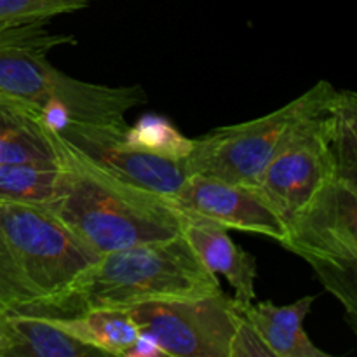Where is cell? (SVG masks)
<instances>
[{"mask_svg": "<svg viewBox=\"0 0 357 357\" xmlns=\"http://www.w3.org/2000/svg\"><path fill=\"white\" fill-rule=\"evenodd\" d=\"M126 128L128 126L91 124L66 119L58 132L105 169L146 190L173 197L187 180L183 162L129 149L124 142Z\"/></svg>", "mask_w": 357, "mask_h": 357, "instance_id": "obj_9", "label": "cell"}, {"mask_svg": "<svg viewBox=\"0 0 357 357\" xmlns=\"http://www.w3.org/2000/svg\"><path fill=\"white\" fill-rule=\"evenodd\" d=\"M59 178L58 162L0 164V201L52 208Z\"/></svg>", "mask_w": 357, "mask_h": 357, "instance_id": "obj_16", "label": "cell"}, {"mask_svg": "<svg viewBox=\"0 0 357 357\" xmlns=\"http://www.w3.org/2000/svg\"><path fill=\"white\" fill-rule=\"evenodd\" d=\"M162 356L166 357L162 349L157 345V342L153 340L152 337H149V335L145 333H139L136 344L132 345V347L128 351V354H126V357H162Z\"/></svg>", "mask_w": 357, "mask_h": 357, "instance_id": "obj_20", "label": "cell"}, {"mask_svg": "<svg viewBox=\"0 0 357 357\" xmlns=\"http://www.w3.org/2000/svg\"><path fill=\"white\" fill-rule=\"evenodd\" d=\"M58 162L54 128L40 110L0 98V164Z\"/></svg>", "mask_w": 357, "mask_h": 357, "instance_id": "obj_13", "label": "cell"}, {"mask_svg": "<svg viewBox=\"0 0 357 357\" xmlns=\"http://www.w3.org/2000/svg\"><path fill=\"white\" fill-rule=\"evenodd\" d=\"M222 289L183 236L100 255L79 278L58 316L84 309H122L201 296Z\"/></svg>", "mask_w": 357, "mask_h": 357, "instance_id": "obj_4", "label": "cell"}, {"mask_svg": "<svg viewBox=\"0 0 357 357\" xmlns=\"http://www.w3.org/2000/svg\"><path fill=\"white\" fill-rule=\"evenodd\" d=\"M229 357H272L258 331L244 316H241L237 323L236 333L230 342Z\"/></svg>", "mask_w": 357, "mask_h": 357, "instance_id": "obj_19", "label": "cell"}, {"mask_svg": "<svg viewBox=\"0 0 357 357\" xmlns=\"http://www.w3.org/2000/svg\"><path fill=\"white\" fill-rule=\"evenodd\" d=\"M227 230L220 223L190 213H185L181 222V236L213 274L227 279L234 289L232 300L243 312L257 298L255 281L258 265L253 255L236 244Z\"/></svg>", "mask_w": 357, "mask_h": 357, "instance_id": "obj_11", "label": "cell"}, {"mask_svg": "<svg viewBox=\"0 0 357 357\" xmlns=\"http://www.w3.org/2000/svg\"><path fill=\"white\" fill-rule=\"evenodd\" d=\"M7 349V310L0 305V357H3Z\"/></svg>", "mask_w": 357, "mask_h": 357, "instance_id": "obj_21", "label": "cell"}, {"mask_svg": "<svg viewBox=\"0 0 357 357\" xmlns=\"http://www.w3.org/2000/svg\"><path fill=\"white\" fill-rule=\"evenodd\" d=\"M89 0H0V31L45 24L52 17L79 13Z\"/></svg>", "mask_w": 357, "mask_h": 357, "instance_id": "obj_18", "label": "cell"}, {"mask_svg": "<svg viewBox=\"0 0 357 357\" xmlns=\"http://www.w3.org/2000/svg\"><path fill=\"white\" fill-rule=\"evenodd\" d=\"M282 246L302 257L357 323V173L335 171L286 223Z\"/></svg>", "mask_w": 357, "mask_h": 357, "instance_id": "obj_5", "label": "cell"}, {"mask_svg": "<svg viewBox=\"0 0 357 357\" xmlns=\"http://www.w3.org/2000/svg\"><path fill=\"white\" fill-rule=\"evenodd\" d=\"M316 296H303L289 305L274 302L251 303L243 316L258 331L272 357H328L307 335L305 323Z\"/></svg>", "mask_w": 357, "mask_h": 357, "instance_id": "obj_12", "label": "cell"}, {"mask_svg": "<svg viewBox=\"0 0 357 357\" xmlns=\"http://www.w3.org/2000/svg\"><path fill=\"white\" fill-rule=\"evenodd\" d=\"M335 96L337 89L333 87L296 121L284 145L253 187L284 223L309 202L335 171L340 169L331 117Z\"/></svg>", "mask_w": 357, "mask_h": 357, "instance_id": "obj_7", "label": "cell"}, {"mask_svg": "<svg viewBox=\"0 0 357 357\" xmlns=\"http://www.w3.org/2000/svg\"><path fill=\"white\" fill-rule=\"evenodd\" d=\"M59 195L52 211L96 255L181 234L185 213L166 195L117 176L54 129Z\"/></svg>", "mask_w": 357, "mask_h": 357, "instance_id": "obj_1", "label": "cell"}, {"mask_svg": "<svg viewBox=\"0 0 357 357\" xmlns=\"http://www.w3.org/2000/svg\"><path fill=\"white\" fill-rule=\"evenodd\" d=\"M47 316L66 333L94 347L103 356L126 357L142 333L131 314L122 309H84L66 316Z\"/></svg>", "mask_w": 357, "mask_h": 357, "instance_id": "obj_15", "label": "cell"}, {"mask_svg": "<svg viewBox=\"0 0 357 357\" xmlns=\"http://www.w3.org/2000/svg\"><path fill=\"white\" fill-rule=\"evenodd\" d=\"M331 89L333 84L319 80L298 98L264 117L218 128L194 139V146L183 160L187 176L202 174L255 187L268 162L284 145L296 121Z\"/></svg>", "mask_w": 357, "mask_h": 357, "instance_id": "obj_6", "label": "cell"}, {"mask_svg": "<svg viewBox=\"0 0 357 357\" xmlns=\"http://www.w3.org/2000/svg\"><path fill=\"white\" fill-rule=\"evenodd\" d=\"M169 199L181 211L208 218L225 229L271 237L279 243L286 236L284 220L253 187L188 174L180 190Z\"/></svg>", "mask_w": 357, "mask_h": 357, "instance_id": "obj_10", "label": "cell"}, {"mask_svg": "<svg viewBox=\"0 0 357 357\" xmlns=\"http://www.w3.org/2000/svg\"><path fill=\"white\" fill-rule=\"evenodd\" d=\"M100 255L47 206L0 201V305L56 314Z\"/></svg>", "mask_w": 357, "mask_h": 357, "instance_id": "obj_3", "label": "cell"}, {"mask_svg": "<svg viewBox=\"0 0 357 357\" xmlns=\"http://www.w3.org/2000/svg\"><path fill=\"white\" fill-rule=\"evenodd\" d=\"M73 44V35L51 33L44 24L0 31V98L37 108L54 129L66 119L128 126V112L149 101L145 89L86 82L56 68L49 52Z\"/></svg>", "mask_w": 357, "mask_h": 357, "instance_id": "obj_2", "label": "cell"}, {"mask_svg": "<svg viewBox=\"0 0 357 357\" xmlns=\"http://www.w3.org/2000/svg\"><path fill=\"white\" fill-rule=\"evenodd\" d=\"M124 142L132 150L180 162L187 159L194 146V139L185 136L169 119L157 114H145L136 124L128 126Z\"/></svg>", "mask_w": 357, "mask_h": 357, "instance_id": "obj_17", "label": "cell"}, {"mask_svg": "<svg viewBox=\"0 0 357 357\" xmlns=\"http://www.w3.org/2000/svg\"><path fill=\"white\" fill-rule=\"evenodd\" d=\"M103 356L59 328L47 314L7 310V349L3 357Z\"/></svg>", "mask_w": 357, "mask_h": 357, "instance_id": "obj_14", "label": "cell"}, {"mask_svg": "<svg viewBox=\"0 0 357 357\" xmlns=\"http://www.w3.org/2000/svg\"><path fill=\"white\" fill-rule=\"evenodd\" d=\"M139 331L157 342L166 357H229L241 312L220 289L201 296L143 303L128 309Z\"/></svg>", "mask_w": 357, "mask_h": 357, "instance_id": "obj_8", "label": "cell"}]
</instances>
